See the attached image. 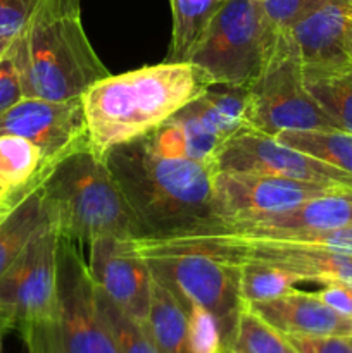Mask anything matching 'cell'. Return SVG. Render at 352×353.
I'll list each match as a JSON object with an SVG mask.
<instances>
[{
    "label": "cell",
    "mask_w": 352,
    "mask_h": 353,
    "mask_svg": "<svg viewBox=\"0 0 352 353\" xmlns=\"http://www.w3.org/2000/svg\"><path fill=\"white\" fill-rule=\"evenodd\" d=\"M104 161L137 219L140 238L176 236L217 224L213 165L166 157L147 134L110 148Z\"/></svg>",
    "instance_id": "cell-1"
},
{
    "label": "cell",
    "mask_w": 352,
    "mask_h": 353,
    "mask_svg": "<svg viewBox=\"0 0 352 353\" xmlns=\"http://www.w3.org/2000/svg\"><path fill=\"white\" fill-rule=\"evenodd\" d=\"M7 195V192H3V190L2 188H0V200H2L3 199V196H6Z\"/></svg>",
    "instance_id": "cell-38"
},
{
    "label": "cell",
    "mask_w": 352,
    "mask_h": 353,
    "mask_svg": "<svg viewBox=\"0 0 352 353\" xmlns=\"http://www.w3.org/2000/svg\"><path fill=\"white\" fill-rule=\"evenodd\" d=\"M188 312V348L190 353H226L219 321L202 305L190 303Z\"/></svg>",
    "instance_id": "cell-28"
},
{
    "label": "cell",
    "mask_w": 352,
    "mask_h": 353,
    "mask_svg": "<svg viewBox=\"0 0 352 353\" xmlns=\"http://www.w3.org/2000/svg\"><path fill=\"white\" fill-rule=\"evenodd\" d=\"M59 231L48 216L19 257L0 274V319L7 327L52 319L57 312Z\"/></svg>",
    "instance_id": "cell-8"
},
{
    "label": "cell",
    "mask_w": 352,
    "mask_h": 353,
    "mask_svg": "<svg viewBox=\"0 0 352 353\" xmlns=\"http://www.w3.org/2000/svg\"><path fill=\"white\" fill-rule=\"evenodd\" d=\"M40 2L41 0H0V37L14 40L24 30Z\"/></svg>",
    "instance_id": "cell-30"
},
{
    "label": "cell",
    "mask_w": 352,
    "mask_h": 353,
    "mask_svg": "<svg viewBox=\"0 0 352 353\" xmlns=\"http://www.w3.org/2000/svg\"><path fill=\"white\" fill-rule=\"evenodd\" d=\"M186 109L216 137L228 141L251 130L247 86L211 85Z\"/></svg>",
    "instance_id": "cell-18"
},
{
    "label": "cell",
    "mask_w": 352,
    "mask_h": 353,
    "mask_svg": "<svg viewBox=\"0 0 352 353\" xmlns=\"http://www.w3.org/2000/svg\"><path fill=\"white\" fill-rule=\"evenodd\" d=\"M152 295L145 321L159 353H190L188 312L171 288L152 274Z\"/></svg>",
    "instance_id": "cell-20"
},
{
    "label": "cell",
    "mask_w": 352,
    "mask_h": 353,
    "mask_svg": "<svg viewBox=\"0 0 352 353\" xmlns=\"http://www.w3.org/2000/svg\"><path fill=\"white\" fill-rule=\"evenodd\" d=\"M276 140L352 176V134L342 130L283 131Z\"/></svg>",
    "instance_id": "cell-24"
},
{
    "label": "cell",
    "mask_w": 352,
    "mask_h": 353,
    "mask_svg": "<svg viewBox=\"0 0 352 353\" xmlns=\"http://www.w3.org/2000/svg\"><path fill=\"white\" fill-rule=\"evenodd\" d=\"M223 0H171L173 37L168 61H185L186 54Z\"/></svg>",
    "instance_id": "cell-26"
},
{
    "label": "cell",
    "mask_w": 352,
    "mask_h": 353,
    "mask_svg": "<svg viewBox=\"0 0 352 353\" xmlns=\"http://www.w3.org/2000/svg\"><path fill=\"white\" fill-rule=\"evenodd\" d=\"M12 48L23 95L30 99H81L110 74L86 37L79 0H41Z\"/></svg>",
    "instance_id": "cell-3"
},
{
    "label": "cell",
    "mask_w": 352,
    "mask_h": 353,
    "mask_svg": "<svg viewBox=\"0 0 352 353\" xmlns=\"http://www.w3.org/2000/svg\"><path fill=\"white\" fill-rule=\"evenodd\" d=\"M307 92L338 130L352 134V61L335 65H302Z\"/></svg>",
    "instance_id": "cell-19"
},
{
    "label": "cell",
    "mask_w": 352,
    "mask_h": 353,
    "mask_svg": "<svg viewBox=\"0 0 352 353\" xmlns=\"http://www.w3.org/2000/svg\"><path fill=\"white\" fill-rule=\"evenodd\" d=\"M352 226V188L338 190L328 195L306 200L292 209L242 221L233 224H216L228 231L286 230V231H330Z\"/></svg>",
    "instance_id": "cell-16"
},
{
    "label": "cell",
    "mask_w": 352,
    "mask_h": 353,
    "mask_svg": "<svg viewBox=\"0 0 352 353\" xmlns=\"http://www.w3.org/2000/svg\"><path fill=\"white\" fill-rule=\"evenodd\" d=\"M93 286L79 245L59 234L57 312L17 327L28 353H117L97 310Z\"/></svg>",
    "instance_id": "cell-5"
},
{
    "label": "cell",
    "mask_w": 352,
    "mask_h": 353,
    "mask_svg": "<svg viewBox=\"0 0 352 353\" xmlns=\"http://www.w3.org/2000/svg\"><path fill=\"white\" fill-rule=\"evenodd\" d=\"M10 43H12V40H9V38L0 37V59H2L3 55H6V52L9 50Z\"/></svg>",
    "instance_id": "cell-35"
},
{
    "label": "cell",
    "mask_w": 352,
    "mask_h": 353,
    "mask_svg": "<svg viewBox=\"0 0 352 353\" xmlns=\"http://www.w3.org/2000/svg\"><path fill=\"white\" fill-rule=\"evenodd\" d=\"M347 55L351 57V61H352V37L349 38V41H347Z\"/></svg>",
    "instance_id": "cell-36"
},
{
    "label": "cell",
    "mask_w": 352,
    "mask_h": 353,
    "mask_svg": "<svg viewBox=\"0 0 352 353\" xmlns=\"http://www.w3.org/2000/svg\"><path fill=\"white\" fill-rule=\"evenodd\" d=\"M302 65H335L351 61L352 0H324L285 31Z\"/></svg>",
    "instance_id": "cell-14"
},
{
    "label": "cell",
    "mask_w": 352,
    "mask_h": 353,
    "mask_svg": "<svg viewBox=\"0 0 352 353\" xmlns=\"http://www.w3.org/2000/svg\"><path fill=\"white\" fill-rule=\"evenodd\" d=\"M135 238L104 234L90 243L93 283L131 317L145 323L152 295V271L135 250Z\"/></svg>",
    "instance_id": "cell-13"
},
{
    "label": "cell",
    "mask_w": 352,
    "mask_h": 353,
    "mask_svg": "<svg viewBox=\"0 0 352 353\" xmlns=\"http://www.w3.org/2000/svg\"><path fill=\"white\" fill-rule=\"evenodd\" d=\"M47 176H48V174H45L43 178H40V179H38V181H35L33 185L26 186V188L14 190V192H7V195L3 196L2 200H0V223H2L3 217H6L7 214H9L10 210L14 209V205H16V203H19V200L24 199V196H26L28 193H30L31 190L35 188V186H38V185H40V183H43Z\"/></svg>",
    "instance_id": "cell-34"
},
{
    "label": "cell",
    "mask_w": 352,
    "mask_h": 353,
    "mask_svg": "<svg viewBox=\"0 0 352 353\" xmlns=\"http://www.w3.org/2000/svg\"><path fill=\"white\" fill-rule=\"evenodd\" d=\"M152 274L166 283L185 305L197 303L219 321L228 350L237 317L244 302L240 296V265L216 261L193 252H176L144 257Z\"/></svg>",
    "instance_id": "cell-9"
},
{
    "label": "cell",
    "mask_w": 352,
    "mask_h": 353,
    "mask_svg": "<svg viewBox=\"0 0 352 353\" xmlns=\"http://www.w3.org/2000/svg\"><path fill=\"white\" fill-rule=\"evenodd\" d=\"M0 326H2V327H3V330H9V327H7V324H6V323H3V321H2V319H0Z\"/></svg>",
    "instance_id": "cell-39"
},
{
    "label": "cell",
    "mask_w": 352,
    "mask_h": 353,
    "mask_svg": "<svg viewBox=\"0 0 352 353\" xmlns=\"http://www.w3.org/2000/svg\"><path fill=\"white\" fill-rule=\"evenodd\" d=\"M297 283H302L297 276L266 264L240 265V296L244 303L268 302L295 292Z\"/></svg>",
    "instance_id": "cell-27"
},
{
    "label": "cell",
    "mask_w": 352,
    "mask_h": 353,
    "mask_svg": "<svg viewBox=\"0 0 352 353\" xmlns=\"http://www.w3.org/2000/svg\"><path fill=\"white\" fill-rule=\"evenodd\" d=\"M2 134L33 141L55 164L72 152L88 147L81 99L52 102L24 97L0 114V137Z\"/></svg>",
    "instance_id": "cell-12"
},
{
    "label": "cell",
    "mask_w": 352,
    "mask_h": 353,
    "mask_svg": "<svg viewBox=\"0 0 352 353\" xmlns=\"http://www.w3.org/2000/svg\"><path fill=\"white\" fill-rule=\"evenodd\" d=\"M152 147L166 157L186 159L217 169L226 141L211 133L186 107L147 134Z\"/></svg>",
    "instance_id": "cell-17"
},
{
    "label": "cell",
    "mask_w": 352,
    "mask_h": 353,
    "mask_svg": "<svg viewBox=\"0 0 352 353\" xmlns=\"http://www.w3.org/2000/svg\"><path fill=\"white\" fill-rule=\"evenodd\" d=\"M228 352L233 353H299L286 334L266 323L259 314L244 303L237 317Z\"/></svg>",
    "instance_id": "cell-25"
},
{
    "label": "cell",
    "mask_w": 352,
    "mask_h": 353,
    "mask_svg": "<svg viewBox=\"0 0 352 353\" xmlns=\"http://www.w3.org/2000/svg\"><path fill=\"white\" fill-rule=\"evenodd\" d=\"M2 331H6V330H3V327L0 326V352H2Z\"/></svg>",
    "instance_id": "cell-37"
},
{
    "label": "cell",
    "mask_w": 352,
    "mask_h": 353,
    "mask_svg": "<svg viewBox=\"0 0 352 353\" xmlns=\"http://www.w3.org/2000/svg\"><path fill=\"white\" fill-rule=\"evenodd\" d=\"M338 190L345 188L278 176L217 171L214 178V216L217 224L242 223L292 209L306 200Z\"/></svg>",
    "instance_id": "cell-10"
},
{
    "label": "cell",
    "mask_w": 352,
    "mask_h": 353,
    "mask_svg": "<svg viewBox=\"0 0 352 353\" xmlns=\"http://www.w3.org/2000/svg\"><path fill=\"white\" fill-rule=\"evenodd\" d=\"M299 353H352V336H289Z\"/></svg>",
    "instance_id": "cell-32"
},
{
    "label": "cell",
    "mask_w": 352,
    "mask_h": 353,
    "mask_svg": "<svg viewBox=\"0 0 352 353\" xmlns=\"http://www.w3.org/2000/svg\"><path fill=\"white\" fill-rule=\"evenodd\" d=\"M286 336H352V319L340 316L314 293L295 292L268 302L248 303Z\"/></svg>",
    "instance_id": "cell-15"
},
{
    "label": "cell",
    "mask_w": 352,
    "mask_h": 353,
    "mask_svg": "<svg viewBox=\"0 0 352 353\" xmlns=\"http://www.w3.org/2000/svg\"><path fill=\"white\" fill-rule=\"evenodd\" d=\"M247 90L251 130L271 137L283 131L338 130L307 92L302 64L285 33L276 37L268 62Z\"/></svg>",
    "instance_id": "cell-7"
},
{
    "label": "cell",
    "mask_w": 352,
    "mask_h": 353,
    "mask_svg": "<svg viewBox=\"0 0 352 353\" xmlns=\"http://www.w3.org/2000/svg\"><path fill=\"white\" fill-rule=\"evenodd\" d=\"M93 295L100 319L109 331L117 353H159L145 323L131 317L97 285L93 286Z\"/></svg>",
    "instance_id": "cell-23"
},
{
    "label": "cell",
    "mask_w": 352,
    "mask_h": 353,
    "mask_svg": "<svg viewBox=\"0 0 352 353\" xmlns=\"http://www.w3.org/2000/svg\"><path fill=\"white\" fill-rule=\"evenodd\" d=\"M228 353H233V352H228Z\"/></svg>",
    "instance_id": "cell-40"
},
{
    "label": "cell",
    "mask_w": 352,
    "mask_h": 353,
    "mask_svg": "<svg viewBox=\"0 0 352 353\" xmlns=\"http://www.w3.org/2000/svg\"><path fill=\"white\" fill-rule=\"evenodd\" d=\"M278 34L259 0H223L185 61L211 85L248 86L268 62Z\"/></svg>",
    "instance_id": "cell-6"
},
{
    "label": "cell",
    "mask_w": 352,
    "mask_h": 353,
    "mask_svg": "<svg viewBox=\"0 0 352 353\" xmlns=\"http://www.w3.org/2000/svg\"><path fill=\"white\" fill-rule=\"evenodd\" d=\"M21 99H24L23 86H21L19 71H17L12 43H10L9 50L0 59V114L6 112Z\"/></svg>",
    "instance_id": "cell-31"
},
{
    "label": "cell",
    "mask_w": 352,
    "mask_h": 353,
    "mask_svg": "<svg viewBox=\"0 0 352 353\" xmlns=\"http://www.w3.org/2000/svg\"><path fill=\"white\" fill-rule=\"evenodd\" d=\"M209 86L207 76L186 61L99 79L81 95L90 150L104 159L110 148L152 133Z\"/></svg>",
    "instance_id": "cell-2"
},
{
    "label": "cell",
    "mask_w": 352,
    "mask_h": 353,
    "mask_svg": "<svg viewBox=\"0 0 352 353\" xmlns=\"http://www.w3.org/2000/svg\"><path fill=\"white\" fill-rule=\"evenodd\" d=\"M43 183L21 199L0 223V274L19 257L31 238L48 221Z\"/></svg>",
    "instance_id": "cell-21"
},
{
    "label": "cell",
    "mask_w": 352,
    "mask_h": 353,
    "mask_svg": "<svg viewBox=\"0 0 352 353\" xmlns=\"http://www.w3.org/2000/svg\"><path fill=\"white\" fill-rule=\"evenodd\" d=\"M57 164L48 161L43 150L26 138L14 134L0 137V188L3 192L33 185Z\"/></svg>",
    "instance_id": "cell-22"
},
{
    "label": "cell",
    "mask_w": 352,
    "mask_h": 353,
    "mask_svg": "<svg viewBox=\"0 0 352 353\" xmlns=\"http://www.w3.org/2000/svg\"><path fill=\"white\" fill-rule=\"evenodd\" d=\"M48 216L59 234L78 245L104 234L140 238V228L106 161L90 147L62 159L43 183Z\"/></svg>",
    "instance_id": "cell-4"
},
{
    "label": "cell",
    "mask_w": 352,
    "mask_h": 353,
    "mask_svg": "<svg viewBox=\"0 0 352 353\" xmlns=\"http://www.w3.org/2000/svg\"><path fill=\"white\" fill-rule=\"evenodd\" d=\"M217 171L278 176L326 186L352 188V176L328 165L275 137L245 130L226 141L217 159Z\"/></svg>",
    "instance_id": "cell-11"
},
{
    "label": "cell",
    "mask_w": 352,
    "mask_h": 353,
    "mask_svg": "<svg viewBox=\"0 0 352 353\" xmlns=\"http://www.w3.org/2000/svg\"><path fill=\"white\" fill-rule=\"evenodd\" d=\"M275 33H285L324 0H259Z\"/></svg>",
    "instance_id": "cell-29"
},
{
    "label": "cell",
    "mask_w": 352,
    "mask_h": 353,
    "mask_svg": "<svg viewBox=\"0 0 352 353\" xmlns=\"http://www.w3.org/2000/svg\"><path fill=\"white\" fill-rule=\"evenodd\" d=\"M316 295L320 296L321 302L326 303L335 312L352 319V292L347 288V285L328 283V285H323L320 292H316Z\"/></svg>",
    "instance_id": "cell-33"
}]
</instances>
